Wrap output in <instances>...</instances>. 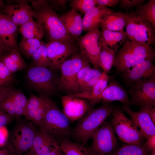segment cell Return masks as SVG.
Masks as SVG:
<instances>
[{
    "mask_svg": "<svg viewBox=\"0 0 155 155\" xmlns=\"http://www.w3.org/2000/svg\"><path fill=\"white\" fill-rule=\"evenodd\" d=\"M86 60L80 53L76 52L61 65V76L57 83V90L67 95L79 93L77 82L78 73Z\"/></svg>",
    "mask_w": 155,
    "mask_h": 155,
    "instance_id": "5",
    "label": "cell"
},
{
    "mask_svg": "<svg viewBox=\"0 0 155 155\" xmlns=\"http://www.w3.org/2000/svg\"><path fill=\"white\" fill-rule=\"evenodd\" d=\"M145 1L144 0H121L119 2L120 7L127 10Z\"/></svg>",
    "mask_w": 155,
    "mask_h": 155,
    "instance_id": "42",
    "label": "cell"
},
{
    "mask_svg": "<svg viewBox=\"0 0 155 155\" xmlns=\"http://www.w3.org/2000/svg\"><path fill=\"white\" fill-rule=\"evenodd\" d=\"M108 81V76L103 71L90 91L67 95L87 100L91 108H93L94 101L106 88Z\"/></svg>",
    "mask_w": 155,
    "mask_h": 155,
    "instance_id": "23",
    "label": "cell"
},
{
    "mask_svg": "<svg viewBox=\"0 0 155 155\" xmlns=\"http://www.w3.org/2000/svg\"><path fill=\"white\" fill-rule=\"evenodd\" d=\"M46 102V100L42 96L38 97L32 94L27 100L26 106L25 116L26 119L31 121L34 111L44 105Z\"/></svg>",
    "mask_w": 155,
    "mask_h": 155,
    "instance_id": "32",
    "label": "cell"
},
{
    "mask_svg": "<svg viewBox=\"0 0 155 155\" xmlns=\"http://www.w3.org/2000/svg\"><path fill=\"white\" fill-rule=\"evenodd\" d=\"M10 88L7 96L0 102V110L4 111L15 117H17L14 103L9 93Z\"/></svg>",
    "mask_w": 155,
    "mask_h": 155,
    "instance_id": "36",
    "label": "cell"
},
{
    "mask_svg": "<svg viewBox=\"0 0 155 155\" xmlns=\"http://www.w3.org/2000/svg\"><path fill=\"white\" fill-rule=\"evenodd\" d=\"M102 73L100 70L92 68L85 83L84 92L90 91L91 90L101 76Z\"/></svg>",
    "mask_w": 155,
    "mask_h": 155,
    "instance_id": "38",
    "label": "cell"
},
{
    "mask_svg": "<svg viewBox=\"0 0 155 155\" xmlns=\"http://www.w3.org/2000/svg\"><path fill=\"white\" fill-rule=\"evenodd\" d=\"M92 68L90 63L87 60L79 71L77 76V82L79 93L84 92L85 85L87 78L90 75Z\"/></svg>",
    "mask_w": 155,
    "mask_h": 155,
    "instance_id": "34",
    "label": "cell"
},
{
    "mask_svg": "<svg viewBox=\"0 0 155 155\" xmlns=\"http://www.w3.org/2000/svg\"><path fill=\"white\" fill-rule=\"evenodd\" d=\"M134 12L139 18L150 23L155 29V0H150L145 3L137 5Z\"/></svg>",
    "mask_w": 155,
    "mask_h": 155,
    "instance_id": "28",
    "label": "cell"
},
{
    "mask_svg": "<svg viewBox=\"0 0 155 155\" xmlns=\"http://www.w3.org/2000/svg\"><path fill=\"white\" fill-rule=\"evenodd\" d=\"M100 24L88 31L77 40L80 53L91 64L94 68L100 70L99 56L100 51L101 31Z\"/></svg>",
    "mask_w": 155,
    "mask_h": 155,
    "instance_id": "11",
    "label": "cell"
},
{
    "mask_svg": "<svg viewBox=\"0 0 155 155\" xmlns=\"http://www.w3.org/2000/svg\"><path fill=\"white\" fill-rule=\"evenodd\" d=\"M60 146V143L58 140L40 130L37 131L28 152L34 155H46Z\"/></svg>",
    "mask_w": 155,
    "mask_h": 155,
    "instance_id": "19",
    "label": "cell"
},
{
    "mask_svg": "<svg viewBox=\"0 0 155 155\" xmlns=\"http://www.w3.org/2000/svg\"><path fill=\"white\" fill-rule=\"evenodd\" d=\"M59 17L69 34L77 40L83 31L82 19L80 14L72 9Z\"/></svg>",
    "mask_w": 155,
    "mask_h": 155,
    "instance_id": "21",
    "label": "cell"
},
{
    "mask_svg": "<svg viewBox=\"0 0 155 155\" xmlns=\"http://www.w3.org/2000/svg\"><path fill=\"white\" fill-rule=\"evenodd\" d=\"M9 70L12 73L20 71L17 65L8 55L5 54L0 57Z\"/></svg>",
    "mask_w": 155,
    "mask_h": 155,
    "instance_id": "40",
    "label": "cell"
},
{
    "mask_svg": "<svg viewBox=\"0 0 155 155\" xmlns=\"http://www.w3.org/2000/svg\"><path fill=\"white\" fill-rule=\"evenodd\" d=\"M122 108L131 117L144 138L147 140L155 135V124L145 111L141 109V111L136 112L126 105H124Z\"/></svg>",
    "mask_w": 155,
    "mask_h": 155,
    "instance_id": "17",
    "label": "cell"
},
{
    "mask_svg": "<svg viewBox=\"0 0 155 155\" xmlns=\"http://www.w3.org/2000/svg\"><path fill=\"white\" fill-rule=\"evenodd\" d=\"M125 31L130 40L151 46L155 39L154 28L149 22L140 18L134 11L125 13Z\"/></svg>",
    "mask_w": 155,
    "mask_h": 155,
    "instance_id": "6",
    "label": "cell"
},
{
    "mask_svg": "<svg viewBox=\"0 0 155 155\" xmlns=\"http://www.w3.org/2000/svg\"><path fill=\"white\" fill-rule=\"evenodd\" d=\"M32 17L42 28L44 36L49 42L75 40L68 32L58 15L51 7L49 1H30Z\"/></svg>",
    "mask_w": 155,
    "mask_h": 155,
    "instance_id": "1",
    "label": "cell"
},
{
    "mask_svg": "<svg viewBox=\"0 0 155 155\" xmlns=\"http://www.w3.org/2000/svg\"><path fill=\"white\" fill-rule=\"evenodd\" d=\"M14 118L13 116L0 110V128L5 127L10 123Z\"/></svg>",
    "mask_w": 155,
    "mask_h": 155,
    "instance_id": "43",
    "label": "cell"
},
{
    "mask_svg": "<svg viewBox=\"0 0 155 155\" xmlns=\"http://www.w3.org/2000/svg\"><path fill=\"white\" fill-rule=\"evenodd\" d=\"M8 134L6 127L0 128V146L5 145L7 142Z\"/></svg>",
    "mask_w": 155,
    "mask_h": 155,
    "instance_id": "46",
    "label": "cell"
},
{
    "mask_svg": "<svg viewBox=\"0 0 155 155\" xmlns=\"http://www.w3.org/2000/svg\"><path fill=\"white\" fill-rule=\"evenodd\" d=\"M36 125L32 121L17 122L10 134L9 141L14 155H22L30 149L37 131Z\"/></svg>",
    "mask_w": 155,
    "mask_h": 155,
    "instance_id": "9",
    "label": "cell"
},
{
    "mask_svg": "<svg viewBox=\"0 0 155 155\" xmlns=\"http://www.w3.org/2000/svg\"><path fill=\"white\" fill-rule=\"evenodd\" d=\"M114 109L108 103L91 108L79 120L72 130V136L77 142L85 145L94 132L112 114Z\"/></svg>",
    "mask_w": 155,
    "mask_h": 155,
    "instance_id": "3",
    "label": "cell"
},
{
    "mask_svg": "<svg viewBox=\"0 0 155 155\" xmlns=\"http://www.w3.org/2000/svg\"><path fill=\"white\" fill-rule=\"evenodd\" d=\"M111 124L119 139L129 144L142 145L144 137L131 119L119 108L114 109Z\"/></svg>",
    "mask_w": 155,
    "mask_h": 155,
    "instance_id": "7",
    "label": "cell"
},
{
    "mask_svg": "<svg viewBox=\"0 0 155 155\" xmlns=\"http://www.w3.org/2000/svg\"><path fill=\"white\" fill-rule=\"evenodd\" d=\"M126 21L125 13L119 11L108 12L100 24L101 28L115 32L124 30Z\"/></svg>",
    "mask_w": 155,
    "mask_h": 155,
    "instance_id": "24",
    "label": "cell"
},
{
    "mask_svg": "<svg viewBox=\"0 0 155 155\" xmlns=\"http://www.w3.org/2000/svg\"><path fill=\"white\" fill-rule=\"evenodd\" d=\"M152 61L147 59L142 61L125 72L124 78L126 82L131 84L155 75V66Z\"/></svg>",
    "mask_w": 155,
    "mask_h": 155,
    "instance_id": "20",
    "label": "cell"
},
{
    "mask_svg": "<svg viewBox=\"0 0 155 155\" xmlns=\"http://www.w3.org/2000/svg\"><path fill=\"white\" fill-rule=\"evenodd\" d=\"M31 57L34 66L45 68L49 67L50 63L48 58L46 43L43 41L41 45Z\"/></svg>",
    "mask_w": 155,
    "mask_h": 155,
    "instance_id": "33",
    "label": "cell"
},
{
    "mask_svg": "<svg viewBox=\"0 0 155 155\" xmlns=\"http://www.w3.org/2000/svg\"><path fill=\"white\" fill-rule=\"evenodd\" d=\"M118 50L111 48L101 44L99 56V65L107 74L114 66L115 57Z\"/></svg>",
    "mask_w": 155,
    "mask_h": 155,
    "instance_id": "27",
    "label": "cell"
},
{
    "mask_svg": "<svg viewBox=\"0 0 155 155\" xmlns=\"http://www.w3.org/2000/svg\"><path fill=\"white\" fill-rule=\"evenodd\" d=\"M63 112L70 121L81 118L91 108L87 100L66 95L61 97Z\"/></svg>",
    "mask_w": 155,
    "mask_h": 155,
    "instance_id": "14",
    "label": "cell"
},
{
    "mask_svg": "<svg viewBox=\"0 0 155 155\" xmlns=\"http://www.w3.org/2000/svg\"><path fill=\"white\" fill-rule=\"evenodd\" d=\"M26 76L31 88L41 95L49 97L56 94L58 80L47 68L33 66L28 70Z\"/></svg>",
    "mask_w": 155,
    "mask_h": 155,
    "instance_id": "8",
    "label": "cell"
},
{
    "mask_svg": "<svg viewBox=\"0 0 155 155\" xmlns=\"http://www.w3.org/2000/svg\"><path fill=\"white\" fill-rule=\"evenodd\" d=\"M17 26L7 15L0 13V44L9 52L18 49Z\"/></svg>",
    "mask_w": 155,
    "mask_h": 155,
    "instance_id": "15",
    "label": "cell"
},
{
    "mask_svg": "<svg viewBox=\"0 0 155 155\" xmlns=\"http://www.w3.org/2000/svg\"><path fill=\"white\" fill-rule=\"evenodd\" d=\"M9 56L17 65L20 70H22L26 67V64L21 57L18 49H14L8 53Z\"/></svg>",
    "mask_w": 155,
    "mask_h": 155,
    "instance_id": "39",
    "label": "cell"
},
{
    "mask_svg": "<svg viewBox=\"0 0 155 155\" xmlns=\"http://www.w3.org/2000/svg\"><path fill=\"white\" fill-rule=\"evenodd\" d=\"M113 101H118L129 106L130 100L125 90L117 82H109L99 96L94 102V106L100 102L105 103Z\"/></svg>",
    "mask_w": 155,
    "mask_h": 155,
    "instance_id": "18",
    "label": "cell"
},
{
    "mask_svg": "<svg viewBox=\"0 0 155 155\" xmlns=\"http://www.w3.org/2000/svg\"><path fill=\"white\" fill-rule=\"evenodd\" d=\"M145 111L150 116L151 120L155 124V107H147L141 108Z\"/></svg>",
    "mask_w": 155,
    "mask_h": 155,
    "instance_id": "50",
    "label": "cell"
},
{
    "mask_svg": "<svg viewBox=\"0 0 155 155\" xmlns=\"http://www.w3.org/2000/svg\"><path fill=\"white\" fill-rule=\"evenodd\" d=\"M61 149L65 155H88L87 148L82 144L74 142L69 138H66L60 142Z\"/></svg>",
    "mask_w": 155,
    "mask_h": 155,
    "instance_id": "29",
    "label": "cell"
},
{
    "mask_svg": "<svg viewBox=\"0 0 155 155\" xmlns=\"http://www.w3.org/2000/svg\"><path fill=\"white\" fill-rule=\"evenodd\" d=\"M8 53L7 51L0 44V57Z\"/></svg>",
    "mask_w": 155,
    "mask_h": 155,
    "instance_id": "53",
    "label": "cell"
},
{
    "mask_svg": "<svg viewBox=\"0 0 155 155\" xmlns=\"http://www.w3.org/2000/svg\"><path fill=\"white\" fill-rule=\"evenodd\" d=\"M155 56L154 50L151 46L128 39L123 44L121 48L116 54L114 66L117 71L126 72L142 61L153 60Z\"/></svg>",
    "mask_w": 155,
    "mask_h": 155,
    "instance_id": "4",
    "label": "cell"
},
{
    "mask_svg": "<svg viewBox=\"0 0 155 155\" xmlns=\"http://www.w3.org/2000/svg\"><path fill=\"white\" fill-rule=\"evenodd\" d=\"M46 155H65V154L60 146L55 149Z\"/></svg>",
    "mask_w": 155,
    "mask_h": 155,
    "instance_id": "52",
    "label": "cell"
},
{
    "mask_svg": "<svg viewBox=\"0 0 155 155\" xmlns=\"http://www.w3.org/2000/svg\"><path fill=\"white\" fill-rule=\"evenodd\" d=\"M19 31L22 37L40 40L44 36L43 29L32 18L19 26Z\"/></svg>",
    "mask_w": 155,
    "mask_h": 155,
    "instance_id": "26",
    "label": "cell"
},
{
    "mask_svg": "<svg viewBox=\"0 0 155 155\" xmlns=\"http://www.w3.org/2000/svg\"><path fill=\"white\" fill-rule=\"evenodd\" d=\"M152 153L150 155H155V151L151 152Z\"/></svg>",
    "mask_w": 155,
    "mask_h": 155,
    "instance_id": "58",
    "label": "cell"
},
{
    "mask_svg": "<svg viewBox=\"0 0 155 155\" xmlns=\"http://www.w3.org/2000/svg\"><path fill=\"white\" fill-rule=\"evenodd\" d=\"M75 42L54 41L46 44L47 53L51 69H59L62 64L77 52L79 48Z\"/></svg>",
    "mask_w": 155,
    "mask_h": 155,
    "instance_id": "13",
    "label": "cell"
},
{
    "mask_svg": "<svg viewBox=\"0 0 155 155\" xmlns=\"http://www.w3.org/2000/svg\"><path fill=\"white\" fill-rule=\"evenodd\" d=\"M100 43L111 48L118 50L128 37L124 31L115 32L101 28Z\"/></svg>",
    "mask_w": 155,
    "mask_h": 155,
    "instance_id": "25",
    "label": "cell"
},
{
    "mask_svg": "<svg viewBox=\"0 0 155 155\" xmlns=\"http://www.w3.org/2000/svg\"><path fill=\"white\" fill-rule=\"evenodd\" d=\"M88 155H97L96 154H94L91 153L88 150Z\"/></svg>",
    "mask_w": 155,
    "mask_h": 155,
    "instance_id": "57",
    "label": "cell"
},
{
    "mask_svg": "<svg viewBox=\"0 0 155 155\" xmlns=\"http://www.w3.org/2000/svg\"><path fill=\"white\" fill-rule=\"evenodd\" d=\"M9 87L8 85L0 86V102L2 101L7 96Z\"/></svg>",
    "mask_w": 155,
    "mask_h": 155,
    "instance_id": "51",
    "label": "cell"
},
{
    "mask_svg": "<svg viewBox=\"0 0 155 155\" xmlns=\"http://www.w3.org/2000/svg\"><path fill=\"white\" fill-rule=\"evenodd\" d=\"M112 10L106 6H96L84 14L82 19L83 31L88 32L100 24L106 14Z\"/></svg>",
    "mask_w": 155,
    "mask_h": 155,
    "instance_id": "22",
    "label": "cell"
},
{
    "mask_svg": "<svg viewBox=\"0 0 155 155\" xmlns=\"http://www.w3.org/2000/svg\"><path fill=\"white\" fill-rule=\"evenodd\" d=\"M111 123L104 122L92 135L89 151L97 155H108L116 148L117 141Z\"/></svg>",
    "mask_w": 155,
    "mask_h": 155,
    "instance_id": "10",
    "label": "cell"
},
{
    "mask_svg": "<svg viewBox=\"0 0 155 155\" xmlns=\"http://www.w3.org/2000/svg\"><path fill=\"white\" fill-rule=\"evenodd\" d=\"M46 105V102L44 105L36 110L34 113L31 121L38 126H39L43 118Z\"/></svg>",
    "mask_w": 155,
    "mask_h": 155,
    "instance_id": "41",
    "label": "cell"
},
{
    "mask_svg": "<svg viewBox=\"0 0 155 155\" xmlns=\"http://www.w3.org/2000/svg\"><path fill=\"white\" fill-rule=\"evenodd\" d=\"M68 0H54L49 1L50 5L53 9L59 11L66 8V4Z\"/></svg>",
    "mask_w": 155,
    "mask_h": 155,
    "instance_id": "44",
    "label": "cell"
},
{
    "mask_svg": "<svg viewBox=\"0 0 155 155\" xmlns=\"http://www.w3.org/2000/svg\"><path fill=\"white\" fill-rule=\"evenodd\" d=\"M0 155H14L13 149L9 141L5 145L0 146Z\"/></svg>",
    "mask_w": 155,
    "mask_h": 155,
    "instance_id": "45",
    "label": "cell"
},
{
    "mask_svg": "<svg viewBox=\"0 0 155 155\" xmlns=\"http://www.w3.org/2000/svg\"><path fill=\"white\" fill-rule=\"evenodd\" d=\"M96 5L105 6L113 7L116 6L119 2V0H96Z\"/></svg>",
    "mask_w": 155,
    "mask_h": 155,
    "instance_id": "49",
    "label": "cell"
},
{
    "mask_svg": "<svg viewBox=\"0 0 155 155\" xmlns=\"http://www.w3.org/2000/svg\"><path fill=\"white\" fill-rule=\"evenodd\" d=\"M6 5L4 4L3 1L0 0V9H3L5 7Z\"/></svg>",
    "mask_w": 155,
    "mask_h": 155,
    "instance_id": "55",
    "label": "cell"
},
{
    "mask_svg": "<svg viewBox=\"0 0 155 155\" xmlns=\"http://www.w3.org/2000/svg\"><path fill=\"white\" fill-rule=\"evenodd\" d=\"M96 0H74L69 4L72 9L85 14L92 9L97 4Z\"/></svg>",
    "mask_w": 155,
    "mask_h": 155,
    "instance_id": "35",
    "label": "cell"
},
{
    "mask_svg": "<svg viewBox=\"0 0 155 155\" xmlns=\"http://www.w3.org/2000/svg\"><path fill=\"white\" fill-rule=\"evenodd\" d=\"M41 40L22 37L19 47L26 57H31L41 45L43 41Z\"/></svg>",
    "mask_w": 155,
    "mask_h": 155,
    "instance_id": "30",
    "label": "cell"
},
{
    "mask_svg": "<svg viewBox=\"0 0 155 155\" xmlns=\"http://www.w3.org/2000/svg\"><path fill=\"white\" fill-rule=\"evenodd\" d=\"M149 152L144 145L127 144L108 155H148Z\"/></svg>",
    "mask_w": 155,
    "mask_h": 155,
    "instance_id": "31",
    "label": "cell"
},
{
    "mask_svg": "<svg viewBox=\"0 0 155 155\" xmlns=\"http://www.w3.org/2000/svg\"><path fill=\"white\" fill-rule=\"evenodd\" d=\"M42 95L46 105L43 119L39 126L40 130L60 142L72 136V130L70 121L63 111L49 97Z\"/></svg>",
    "mask_w": 155,
    "mask_h": 155,
    "instance_id": "2",
    "label": "cell"
},
{
    "mask_svg": "<svg viewBox=\"0 0 155 155\" xmlns=\"http://www.w3.org/2000/svg\"><path fill=\"white\" fill-rule=\"evenodd\" d=\"M129 92L130 105H135L140 108L155 107V75L131 84Z\"/></svg>",
    "mask_w": 155,
    "mask_h": 155,
    "instance_id": "12",
    "label": "cell"
},
{
    "mask_svg": "<svg viewBox=\"0 0 155 155\" xmlns=\"http://www.w3.org/2000/svg\"><path fill=\"white\" fill-rule=\"evenodd\" d=\"M0 71L5 76L13 80V78L12 76L13 74L7 67L3 62L0 59Z\"/></svg>",
    "mask_w": 155,
    "mask_h": 155,
    "instance_id": "47",
    "label": "cell"
},
{
    "mask_svg": "<svg viewBox=\"0 0 155 155\" xmlns=\"http://www.w3.org/2000/svg\"><path fill=\"white\" fill-rule=\"evenodd\" d=\"M30 1L17 0L16 3L5 5L0 13L8 16L18 26H20L32 18V9L28 2Z\"/></svg>",
    "mask_w": 155,
    "mask_h": 155,
    "instance_id": "16",
    "label": "cell"
},
{
    "mask_svg": "<svg viewBox=\"0 0 155 155\" xmlns=\"http://www.w3.org/2000/svg\"><path fill=\"white\" fill-rule=\"evenodd\" d=\"M22 155H34L32 153H30L28 151L26 153H25L24 154Z\"/></svg>",
    "mask_w": 155,
    "mask_h": 155,
    "instance_id": "56",
    "label": "cell"
},
{
    "mask_svg": "<svg viewBox=\"0 0 155 155\" xmlns=\"http://www.w3.org/2000/svg\"><path fill=\"white\" fill-rule=\"evenodd\" d=\"M9 93L15 106L21 107L25 110L27 100L25 96L20 91H16L10 88Z\"/></svg>",
    "mask_w": 155,
    "mask_h": 155,
    "instance_id": "37",
    "label": "cell"
},
{
    "mask_svg": "<svg viewBox=\"0 0 155 155\" xmlns=\"http://www.w3.org/2000/svg\"><path fill=\"white\" fill-rule=\"evenodd\" d=\"M9 84L0 78V86L4 85H8Z\"/></svg>",
    "mask_w": 155,
    "mask_h": 155,
    "instance_id": "54",
    "label": "cell"
},
{
    "mask_svg": "<svg viewBox=\"0 0 155 155\" xmlns=\"http://www.w3.org/2000/svg\"><path fill=\"white\" fill-rule=\"evenodd\" d=\"M144 145L149 151L152 152L155 151V135L147 139V141Z\"/></svg>",
    "mask_w": 155,
    "mask_h": 155,
    "instance_id": "48",
    "label": "cell"
}]
</instances>
